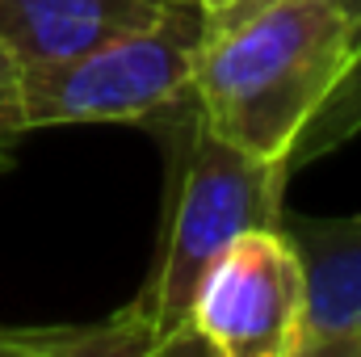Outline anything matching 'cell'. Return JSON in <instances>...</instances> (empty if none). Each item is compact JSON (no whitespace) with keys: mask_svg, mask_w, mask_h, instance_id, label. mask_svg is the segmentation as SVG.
I'll list each match as a JSON object with an SVG mask.
<instances>
[{"mask_svg":"<svg viewBox=\"0 0 361 357\" xmlns=\"http://www.w3.org/2000/svg\"><path fill=\"white\" fill-rule=\"evenodd\" d=\"M169 156L160 248L143 290L118 315L126 320L139 357L189 349V315L210 265L240 231L281 227L290 164L257 160L210 131L193 92L143 122Z\"/></svg>","mask_w":361,"mask_h":357,"instance_id":"1","label":"cell"},{"mask_svg":"<svg viewBox=\"0 0 361 357\" xmlns=\"http://www.w3.org/2000/svg\"><path fill=\"white\" fill-rule=\"evenodd\" d=\"M349 47L345 0H240L206 17L193 101L240 152L290 164L298 135L341 80Z\"/></svg>","mask_w":361,"mask_h":357,"instance_id":"2","label":"cell"},{"mask_svg":"<svg viewBox=\"0 0 361 357\" xmlns=\"http://www.w3.org/2000/svg\"><path fill=\"white\" fill-rule=\"evenodd\" d=\"M206 38V13L173 0L156 21L118 34L85 55L25 68V131L126 122L143 126L193 92V68Z\"/></svg>","mask_w":361,"mask_h":357,"instance_id":"3","label":"cell"},{"mask_svg":"<svg viewBox=\"0 0 361 357\" xmlns=\"http://www.w3.org/2000/svg\"><path fill=\"white\" fill-rule=\"evenodd\" d=\"M302 303V261L286 223L240 231L197 290L189 345L223 357H298Z\"/></svg>","mask_w":361,"mask_h":357,"instance_id":"4","label":"cell"},{"mask_svg":"<svg viewBox=\"0 0 361 357\" xmlns=\"http://www.w3.org/2000/svg\"><path fill=\"white\" fill-rule=\"evenodd\" d=\"M307 282L298 357H361V219L286 223Z\"/></svg>","mask_w":361,"mask_h":357,"instance_id":"5","label":"cell"},{"mask_svg":"<svg viewBox=\"0 0 361 357\" xmlns=\"http://www.w3.org/2000/svg\"><path fill=\"white\" fill-rule=\"evenodd\" d=\"M173 0H0V51L25 72L156 21Z\"/></svg>","mask_w":361,"mask_h":357,"instance_id":"6","label":"cell"},{"mask_svg":"<svg viewBox=\"0 0 361 357\" xmlns=\"http://www.w3.org/2000/svg\"><path fill=\"white\" fill-rule=\"evenodd\" d=\"M139 357V345L122 315L89 328H13L0 324V357Z\"/></svg>","mask_w":361,"mask_h":357,"instance_id":"7","label":"cell"},{"mask_svg":"<svg viewBox=\"0 0 361 357\" xmlns=\"http://www.w3.org/2000/svg\"><path fill=\"white\" fill-rule=\"evenodd\" d=\"M25 135L21 118V68L0 51V169L13 164V152Z\"/></svg>","mask_w":361,"mask_h":357,"instance_id":"8","label":"cell"},{"mask_svg":"<svg viewBox=\"0 0 361 357\" xmlns=\"http://www.w3.org/2000/svg\"><path fill=\"white\" fill-rule=\"evenodd\" d=\"M180 4H193V8H202L206 17H214V13H227V8H235L240 0H180Z\"/></svg>","mask_w":361,"mask_h":357,"instance_id":"9","label":"cell"},{"mask_svg":"<svg viewBox=\"0 0 361 357\" xmlns=\"http://www.w3.org/2000/svg\"><path fill=\"white\" fill-rule=\"evenodd\" d=\"M345 8H349V13L357 17V13H361V0H345Z\"/></svg>","mask_w":361,"mask_h":357,"instance_id":"10","label":"cell"}]
</instances>
